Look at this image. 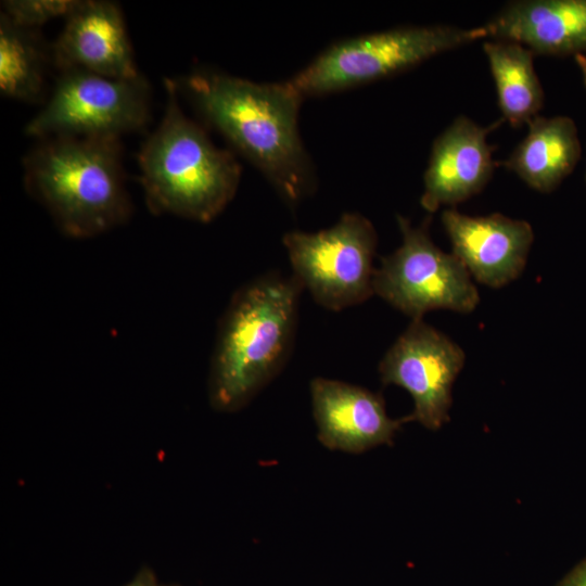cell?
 Wrapping results in <instances>:
<instances>
[{"instance_id":"1","label":"cell","mask_w":586,"mask_h":586,"mask_svg":"<svg viewBox=\"0 0 586 586\" xmlns=\"http://www.w3.org/2000/svg\"><path fill=\"white\" fill-rule=\"evenodd\" d=\"M186 90L205 119L253 163L291 206L315 190V174L298 132L304 99L290 81L255 82L198 71Z\"/></svg>"},{"instance_id":"2","label":"cell","mask_w":586,"mask_h":586,"mask_svg":"<svg viewBox=\"0 0 586 586\" xmlns=\"http://www.w3.org/2000/svg\"><path fill=\"white\" fill-rule=\"evenodd\" d=\"M303 290L293 273L271 272L233 293L212 353L208 397L214 409L243 408L284 368L294 346Z\"/></svg>"},{"instance_id":"3","label":"cell","mask_w":586,"mask_h":586,"mask_svg":"<svg viewBox=\"0 0 586 586\" xmlns=\"http://www.w3.org/2000/svg\"><path fill=\"white\" fill-rule=\"evenodd\" d=\"M25 183L61 231L75 239L107 232L131 215L118 139H43L25 160Z\"/></svg>"},{"instance_id":"4","label":"cell","mask_w":586,"mask_h":586,"mask_svg":"<svg viewBox=\"0 0 586 586\" xmlns=\"http://www.w3.org/2000/svg\"><path fill=\"white\" fill-rule=\"evenodd\" d=\"M165 86V115L138 156L145 202L153 214L208 222L233 199L241 166L183 114L175 84L166 79Z\"/></svg>"},{"instance_id":"5","label":"cell","mask_w":586,"mask_h":586,"mask_svg":"<svg viewBox=\"0 0 586 586\" xmlns=\"http://www.w3.org/2000/svg\"><path fill=\"white\" fill-rule=\"evenodd\" d=\"M488 38L484 25L408 26L337 41L290 84L303 97L320 95L397 74L436 54Z\"/></svg>"},{"instance_id":"6","label":"cell","mask_w":586,"mask_h":586,"mask_svg":"<svg viewBox=\"0 0 586 586\" xmlns=\"http://www.w3.org/2000/svg\"><path fill=\"white\" fill-rule=\"evenodd\" d=\"M293 275L317 304L339 311L366 302L373 292L378 237L359 213H344L330 228L283 235Z\"/></svg>"},{"instance_id":"7","label":"cell","mask_w":586,"mask_h":586,"mask_svg":"<svg viewBox=\"0 0 586 586\" xmlns=\"http://www.w3.org/2000/svg\"><path fill=\"white\" fill-rule=\"evenodd\" d=\"M402 245L382 257L373 292L412 319L431 310L473 311L480 295L466 266L440 250L429 234L430 217L419 226L397 215Z\"/></svg>"},{"instance_id":"8","label":"cell","mask_w":586,"mask_h":586,"mask_svg":"<svg viewBox=\"0 0 586 586\" xmlns=\"http://www.w3.org/2000/svg\"><path fill=\"white\" fill-rule=\"evenodd\" d=\"M149 120V85L139 75L115 79L81 69L61 72L44 107L26 133L52 137L113 138L142 129Z\"/></svg>"},{"instance_id":"9","label":"cell","mask_w":586,"mask_h":586,"mask_svg":"<svg viewBox=\"0 0 586 586\" xmlns=\"http://www.w3.org/2000/svg\"><path fill=\"white\" fill-rule=\"evenodd\" d=\"M463 349L423 319H412L379 364L383 384L405 388L413 399L409 422L430 430L449 420L453 384L463 368Z\"/></svg>"},{"instance_id":"10","label":"cell","mask_w":586,"mask_h":586,"mask_svg":"<svg viewBox=\"0 0 586 586\" xmlns=\"http://www.w3.org/2000/svg\"><path fill=\"white\" fill-rule=\"evenodd\" d=\"M441 220L453 254L480 283L501 288L522 273L534 241L526 220L498 213L473 217L455 208L444 209Z\"/></svg>"},{"instance_id":"11","label":"cell","mask_w":586,"mask_h":586,"mask_svg":"<svg viewBox=\"0 0 586 586\" xmlns=\"http://www.w3.org/2000/svg\"><path fill=\"white\" fill-rule=\"evenodd\" d=\"M504 118L483 127L466 116H458L435 139L423 175L421 206L430 214L442 205H456L483 190L498 162L487 136Z\"/></svg>"},{"instance_id":"12","label":"cell","mask_w":586,"mask_h":586,"mask_svg":"<svg viewBox=\"0 0 586 586\" xmlns=\"http://www.w3.org/2000/svg\"><path fill=\"white\" fill-rule=\"evenodd\" d=\"M50 49L61 72L81 69L115 79L140 75L122 10L111 1H80Z\"/></svg>"},{"instance_id":"13","label":"cell","mask_w":586,"mask_h":586,"mask_svg":"<svg viewBox=\"0 0 586 586\" xmlns=\"http://www.w3.org/2000/svg\"><path fill=\"white\" fill-rule=\"evenodd\" d=\"M309 387L318 440L329 449L357 454L390 444L409 422L391 419L382 396L361 386L318 377Z\"/></svg>"},{"instance_id":"14","label":"cell","mask_w":586,"mask_h":586,"mask_svg":"<svg viewBox=\"0 0 586 586\" xmlns=\"http://www.w3.org/2000/svg\"><path fill=\"white\" fill-rule=\"evenodd\" d=\"M488 38L524 44L535 54H586V0H519L484 24Z\"/></svg>"},{"instance_id":"15","label":"cell","mask_w":586,"mask_h":586,"mask_svg":"<svg viewBox=\"0 0 586 586\" xmlns=\"http://www.w3.org/2000/svg\"><path fill=\"white\" fill-rule=\"evenodd\" d=\"M510 156L498 166L515 173L530 188L547 193L570 175L581 156L575 123L568 116H535Z\"/></svg>"},{"instance_id":"16","label":"cell","mask_w":586,"mask_h":586,"mask_svg":"<svg viewBox=\"0 0 586 586\" xmlns=\"http://www.w3.org/2000/svg\"><path fill=\"white\" fill-rule=\"evenodd\" d=\"M483 50L495 81L504 120L518 128L538 115L544 91L534 68L535 53L511 40H486Z\"/></svg>"},{"instance_id":"17","label":"cell","mask_w":586,"mask_h":586,"mask_svg":"<svg viewBox=\"0 0 586 586\" xmlns=\"http://www.w3.org/2000/svg\"><path fill=\"white\" fill-rule=\"evenodd\" d=\"M51 49L43 46L37 29L0 17V90L4 97L34 103L43 95L44 74Z\"/></svg>"},{"instance_id":"18","label":"cell","mask_w":586,"mask_h":586,"mask_svg":"<svg viewBox=\"0 0 586 586\" xmlns=\"http://www.w3.org/2000/svg\"><path fill=\"white\" fill-rule=\"evenodd\" d=\"M78 0H7L2 12L12 23L25 28L37 29L42 24L67 17L79 4Z\"/></svg>"},{"instance_id":"19","label":"cell","mask_w":586,"mask_h":586,"mask_svg":"<svg viewBox=\"0 0 586 586\" xmlns=\"http://www.w3.org/2000/svg\"><path fill=\"white\" fill-rule=\"evenodd\" d=\"M556 586H586V558L575 565Z\"/></svg>"},{"instance_id":"20","label":"cell","mask_w":586,"mask_h":586,"mask_svg":"<svg viewBox=\"0 0 586 586\" xmlns=\"http://www.w3.org/2000/svg\"><path fill=\"white\" fill-rule=\"evenodd\" d=\"M124 586H167L158 582L155 573L148 566L142 568L136 576Z\"/></svg>"},{"instance_id":"21","label":"cell","mask_w":586,"mask_h":586,"mask_svg":"<svg viewBox=\"0 0 586 586\" xmlns=\"http://www.w3.org/2000/svg\"><path fill=\"white\" fill-rule=\"evenodd\" d=\"M574 60L581 69L583 80L586 87V54H583V53L575 54Z\"/></svg>"},{"instance_id":"22","label":"cell","mask_w":586,"mask_h":586,"mask_svg":"<svg viewBox=\"0 0 586 586\" xmlns=\"http://www.w3.org/2000/svg\"><path fill=\"white\" fill-rule=\"evenodd\" d=\"M170 586H178V585H170Z\"/></svg>"}]
</instances>
